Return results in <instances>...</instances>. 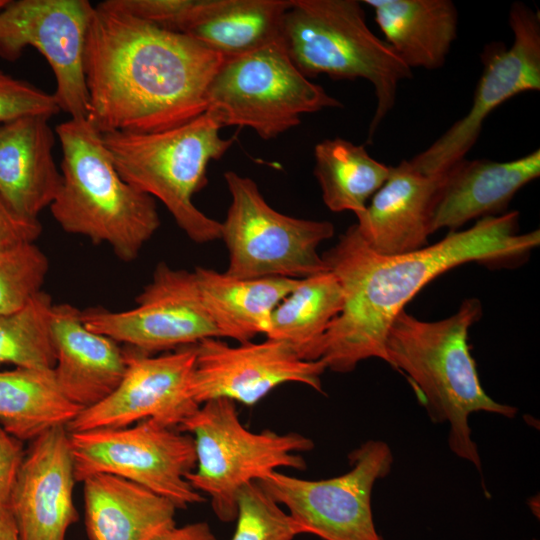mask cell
Masks as SVG:
<instances>
[{"label": "cell", "instance_id": "1", "mask_svg": "<svg viewBox=\"0 0 540 540\" xmlns=\"http://www.w3.org/2000/svg\"><path fill=\"white\" fill-rule=\"evenodd\" d=\"M519 212L478 219L419 250L383 255L359 236L355 225L322 254L338 279L343 307L328 329L321 360L338 373L370 358L387 361L385 341L395 317L431 280L464 263L498 264L527 257L540 244V230L518 233Z\"/></svg>", "mask_w": 540, "mask_h": 540}, {"label": "cell", "instance_id": "2", "mask_svg": "<svg viewBox=\"0 0 540 540\" xmlns=\"http://www.w3.org/2000/svg\"><path fill=\"white\" fill-rule=\"evenodd\" d=\"M224 57L192 37L94 6L85 48L88 120L101 133H152L207 111Z\"/></svg>", "mask_w": 540, "mask_h": 540}, {"label": "cell", "instance_id": "3", "mask_svg": "<svg viewBox=\"0 0 540 540\" xmlns=\"http://www.w3.org/2000/svg\"><path fill=\"white\" fill-rule=\"evenodd\" d=\"M482 316L477 298L462 301L457 312L423 321L402 310L385 341L387 363L405 373L434 423L449 425L448 445L481 472L469 415L488 412L515 417L517 408L493 400L483 389L468 345V332Z\"/></svg>", "mask_w": 540, "mask_h": 540}, {"label": "cell", "instance_id": "4", "mask_svg": "<svg viewBox=\"0 0 540 540\" xmlns=\"http://www.w3.org/2000/svg\"><path fill=\"white\" fill-rule=\"evenodd\" d=\"M55 133L63 157L62 183L49 207L53 218L65 232L106 243L123 262L134 261L160 227L155 199L119 175L88 119L70 118Z\"/></svg>", "mask_w": 540, "mask_h": 540}, {"label": "cell", "instance_id": "5", "mask_svg": "<svg viewBox=\"0 0 540 540\" xmlns=\"http://www.w3.org/2000/svg\"><path fill=\"white\" fill-rule=\"evenodd\" d=\"M222 124L207 110L193 120L152 133L109 132L103 142L119 175L137 190L160 200L179 228L198 244L220 239L221 222L192 200L208 182L207 168L231 148Z\"/></svg>", "mask_w": 540, "mask_h": 540}, {"label": "cell", "instance_id": "6", "mask_svg": "<svg viewBox=\"0 0 540 540\" xmlns=\"http://www.w3.org/2000/svg\"><path fill=\"white\" fill-rule=\"evenodd\" d=\"M281 43L308 79H364L372 84L376 108L368 142L396 101L398 84L412 70L368 27L361 1L292 0L282 22Z\"/></svg>", "mask_w": 540, "mask_h": 540}, {"label": "cell", "instance_id": "7", "mask_svg": "<svg viewBox=\"0 0 540 540\" xmlns=\"http://www.w3.org/2000/svg\"><path fill=\"white\" fill-rule=\"evenodd\" d=\"M178 430L193 436L196 470L186 475L192 487L210 497L214 514L222 522L236 519L238 490L279 467L304 469L298 453L313 449V441L301 434L258 433L245 428L236 403L219 398L207 401Z\"/></svg>", "mask_w": 540, "mask_h": 540}, {"label": "cell", "instance_id": "8", "mask_svg": "<svg viewBox=\"0 0 540 540\" xmlns=\"http://www.w3.org/2000/svg\"><path fill=\"white\" fill-rule=\"evenodd\" d=\"M206 102L223 127H249L264 140L298 126L303 114L343 107L299 71L281 42L225 58Z\"/></svg>", "mask_w": 540, "mask_h": 540}, {"label": "cell", "instance_id": "9", "mask_svg": "<svg viewBox=\"0 0 540 540\" xmlns=\"http://www.w3.org/2000/svg\"><path fill=\"white\" fill-rule=\"evenodd\" d=\"M224 179L231 195L220 233L228 251L227 274L302 279L329 270L318 247L334 235L331 222L276 211L249 177L226 171Z\"/></svg>", "mask_w": 540, "mask_h": 540}, {"label": "cell", "instance_id": "10", "mask_svg": "<svg viewBox=\"0 0 540 540\" xmlns=\"http://www.w3.org/2000/svg\"><path fill=\"white\" fill-rule=\"evenodd\" d=\"M75 479L116 475L169 499L177 508L202 503L186 475L196 467L192 436L151 419L115 429L69 432Z\"/></svg>", "mask_w": 540, "mask_h": 540}, {"label": "cell", "instance_id": "11", "mask_svg": "<svg viewBox=\"0 0 540 540\" xmlns=\"http://www.w3.org/2000/svg\"><path fill=\"white\" fill-rule=\"evenodd\" d=\"M345 474L323 480H305L271 471L257 482L283 504L302 534L323 540H383L373 520L371 495L377 480L393 465L390 447L368 440L349 454Z\"/></svg>", "mask_w": 540, "mask_h": 540}, {"label": "cell", "instance_id": "12", "mask_svg": "<svg viewBox=\"0 0 540 540\" xmlns=\"http://www.w3.org/2000/svg\"><path fill=\"white\" fill-rule=\"evenodd\" d=\"M513 33L510 47L491 43L481 54L484 65L472 104L428 148L408 160L411 167L427 176L445 174L465 159L476 143L485 120L500 105L516 95L540 90V16L523 2L509 11Z\"/></svg>", "mask_w": 540, "mask_h": 540}, {"label": "cell", "instance_id": "13", "mask_svg": "<svg viewBox=\"0 0 540 540\" xmlns=\"http://www.w3.org/2000/svg\"><path fill=\"white\" fill-rule=\"evenodd\" d=\"M93 9L87 0H9L0 10V57L38 50L54 73L60 111L74 119L89 117L84 61Z\"/></svg>", "mask_w": 540, "mask_h": 540}, {"label": "cell", "instance_id": "14", "mask_svg": "<svg viewBox=\"0 0 540 540\" xmlns=\"http://www.w3.org/2000/svg\"><path fill=\"white\" fill-rule=\"evenodd\" d=\"M136 302L135 308L125 311L87 309L82 311L83 323L148 355L220 338L203 307L193 271L159 263Z\"/></svg>", "mask_w": 540, "mask_h": 540}, {"label": "cell", "instance_id": "15", "mask_svg": "<svg viewBox=\"0 0 540 540\" xmlns=\"http://www.w3.org/2000/svg\"><path fill=\"white\" fill-rule=\"evenodd\" d=\"M125 352L126 371L119 385L81 410L66 426L68 432L123 428L146 419L174 428L199 408L190 391L195 344L160 356Z\"/></svg>", "mask_w": 540, "mask_h": 540}, {"label": "cell", "instance_id": "16", "mask_svg": "<svg viewBox=\"0 0 540 540\" xmlns=\"http://www.w3.org/2000/svg\"><path fill=\"white\" fill-rule=\"evenodd\" d=\"M195 351L190 391L199 405L225 398L252 406L285 383L305 384L322 392L324 361L303 360L279 340L231 346L220 338H208L195 344Z\"/></svg>", "mask_w": 540, "mask_h": 540}, {"label": "cell", "instance_id": "17", "mask_svg": "<svg viewBox=\"0 0 540 540\" xmlns=\"http://www.w3.org/2000/svg\"><path fill=\"white\" fill-rule=\"evenodd\" d=\"M75 482L66 426L53 427L35 438L9 503L20 540H65L69 527L78 520Z\"/></svg>", "mask_w": 540, "mask_h": 540}, {"label": "cell", "instance_id": "18", "mask_svg": "<svg viewBox=\"0 0 540 540\" xmlns=\"http://www.w3.org/2000/svg\"><path fill=\"white\" fill-rule=\"evenodd\" d=\"M415 170L408 160L391 167L382 187L372 196L354 224L373 251L397 255L428 246L432 209L443 181Z\"/></svg>", "mask_w": 540, "mask_h": 540}, {"label": "cell", "instance_id": "19", "mask_svg": "<svg viewBox=\"0 0 540 540\" xmlns=\"http://www.w3.org/2000/svg\"><path fill=\"white\" fill-rule=\"evenodd\" d=\"M539 176V149L504 162L463 159L444 174L433 204L431 232L458 231L470 220L505 213L514 195Z\"/></svg>", "mask_w": 540, "mask_h": 540}, {"label": "cell", "instance_id": "20", "mask_svg": "<svg viewBox=\"0 0 540 540\" xmlns=\"http://www.w3.org/2000/svg\"><path fill=\"white\" fill-rule=\"evenodd\" d=\"M51 334L56 362L53 372L62 393L83 409L109 396L126 371V352L108 336L89 330L82 311L54 304Z\"/></svg>", "mask_w": 540, "mask_h": 540}, {"label": "cell", "instance_id": "21", "mask_svg": "<svg viewBox=\"0 0 540 540\" xmlns=\"http://www.w3.org/2000/svg\"><path fill=\"white\" fill-rule=\"evenodd\" d=\"M49 117L27 115L0 124V197L17 215L38 220L55 199L62 175L53 156Z\"/></svg>", "mask_w": 540, "mask_h": 540}, {"label": "cell", "instance_id": "22", "mask_svg": "<svg viewBox=\"0 0 540 540\" xmlns=\"http://www.w3.org/2000/svg\"><path fill=\"white\" fill-rule=\"evenodd\" d=\"M82 483L90 540H152L175 526V504L144 486L104 473Z\"/></svg>", "mask_w": 540, "mask_h": 540}, {"label": "cell", "instance_id": "23", "mask_svg": "<svg viewBox=\"0 0 540 540\" xmlns=\"http://www.w3.org/2000/svg\"><path fill=\"white\" fill-rule=\"evenodd\" d=\"M198 293L220 338L239 343L266 335L271 315L299 279L241 278L211 268L193 270Z\"/></svg>", "mask_w": 540, "mask_h": 540}, {"label": "cell", "instance_id": "24", "mask_svg": "<svg viewBox=\"0 0 540 540\" xmlns=\"http://www.w3.org/2000/svg\"><path fill=\"white\" fill-rule=\"evenodd\" d=\"M400 59L412 70L441 68L457 38L458 12L450 0H364Z\"/></svg>", "mask_w": 540, "mask_h": 540}, {"label": "cell", "instance_id": "25", "mask_svg": "<svg viewBox=\"0 0 540 540\" xmlns=\"http://www.w3.org/2000/svg\"><path fill=\"white\" fill-rule=\"evenodd\" d=\"M292 0H198L180 33L224 58L281 42Z\"/></svg>", "mask_w": 540, "mask_h": 540}, {"label": "cell", "instance_id": "26", "mask_svg": "<svg viewBox=\"0 0 540 540\" xmlns=\"http://www.w3.org/2000/svg\"><path fill=\"white\" fill-rule=\"evenodd\" d=\"M342 307V288L330 270L299 279L274 309L265 336L285 342L303 360H319L324 337Z\"/></svg>", "mask_w": 540, "mask_h": 540}, {"label": "cell", "instance_id": "27", "mask_svg": "<svg viewBox=\"0 0 540 540\" xmlns=\"http://www.w3.org/2000/svg\"><path fill=\"white\" fill-rule=\"evenodd\" d=\"M81 410L62 393L53 369L0 371V425L20 441L67 426Z\"/></svg>", "mask_w": 540, "mask_h": 540}, {"label": "cell", "instance_id": "28", "mask_svg": "<svg viewBox=\"0 0 540 540\" xmlns=\"http://www.w3.org/2000/svg\"><path fill=\"white\" fill-rule=\"evenodd\" d=\"M314 175L332 212L364 211L388 179L391 167L372 158L363 145L343 138L324 139L314 148Z\"/></svg>", "mask_w": 540, "mask_h": 540}, {"label": "cell", "instance_id": "29", "mask_svg": "<svg viewBox=\"0 0 540 540\" xmlns=\"http://www.w3.org/2000/svg\"><path fill=\"white\" fill-rule=\"evenodd\" d=\"M51 296L40 291L23 308L0 314V365L53 369L56 362L51 334Z\"/></svg>", "mask_w": 540, "mask_h": 540}, {"label": "cell", "instance_id": "30", "mask_svg": "<svg viewBox=\"0 0 540 540\" xmlns=\"http://www.w3.org/2000/svg\"><path fill=\"white\" fill-rule=\"evenodd\" d=\"M48 270V258L34 242L1 249L0 314L23 308L42 291Z\"/></svg>", "mask_w": 540, "mask_h": 540}, {"label": "cell", "instance_id": "31", "mask_svg": "<svg viewBox=\"0 0 540 540\" xmlns=\"http://www.w3.org/2000/svg\"><path fill=\"white\" fill-rule=\"evenodd\" d=\"M237 525L232 540H293L302 534L293 518L257 481L237 493Z\"/></svg>", "mask_w": 540, "mask_h": 540}, {"label": "cell", "instance_id": "32", "mask_svg": "<svg viewBox=\"0 0 540 540\" xmlns=\"http://www.w3.org/2000/svg\"><path fill=\"white\" fill-rule=\"evenodd\" d=\"M59 111L53 94L0 70V124L27 115L51 118Z\"/></svg>", "mask_w": 540, "mask_h": 540}, {"label": "cell", "instance_id": "33", "mask_svg": "<svg viewBox=\"0 0 540 540\" xmlns=\"http://www.w3.org/2000/svg\"><path fill=\"white\" fill-rule=\"evenodd\" d=\"M101 3L159 28L180 33L198 0H106Z\"/></svg>", "mask_w": 540, "mask_h": 540}, {"label": "cell", "instance_id": "34", "mask_svg": "<svg viewBox=\"0 0 540 540\" xmlns=\"http://www.w3.org/2000/svg\"><path fill=\"white\" fill-rule=\"evenodd\" d=\"M25 455L22 441L0 425V505L9 506L15 480Z\"/></svg>", "mask_w": 540, "mask_h": 540}, {"label": "cell", "instance_id": "35", "mask_svg": "<svg viewBox=\"0 0 540 540\" xmlns=\"http://www.w3.org/2000/svg\"><path fill=\"white\" fill-rule=\"evenodd\" d=\"M41 232L39 220H30L17 215L0 197V250L35 242Z\"/></svg>", "mask_w": 540, "mask_h": 540}, {"label": "cell", "instance_id": "36", "mask_svg": "<svg viewBox=\"0 0 540 540\" xmlns=\"http://www.w3.org/2000/svg\"><path fill=\"white\" fill-rule=\"evenodd\" d=\"M152 540H217L207 522L172 527Z\"/></svg>", "mask_w": 540, "mask_h": 540}, {"label": "cell", "instance_id": "37", "mask_svg": "<svg viewBox=\"0 0 540 540\" xmlns=\"http://www.w3.org/2000/svg\"><path fill=\"white\" fill-rule=\"evenodd\" d=\"M0 540H20L10 506L0 505Z\"/></svg>", "mask_w": 540, "mask_h": 540}, {"label": "cell", "instance_id": "38", "mask_svg": "<svg viewBox=\"0 0 540 540\" xmlns=\"http://www.w3.org/2000/svg\"><path fill=\"white\" fill-rule=\"evenodd\" d=\"M9 0H0V10L8 3Z\"/></svg>", "mask_w": 540, "mask_h": 540}, {"label": "cell", "instance_id": "39", "mask_svg": "<svg viewBox=\"0 0 540 540\" xmlns=\"http://www.w3.org/2000/svg\"><path fill=\"white\" fill-rule=\"evenodd\" d=\"M532 540H536V539H532Z\"/></svg>", "mask_w": 540, "mask_h": 540}]
</instances>
